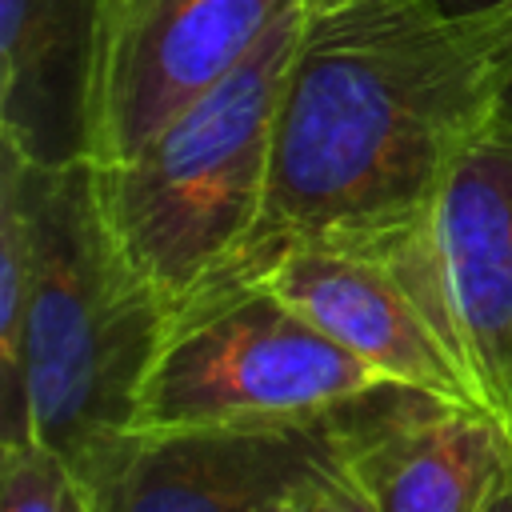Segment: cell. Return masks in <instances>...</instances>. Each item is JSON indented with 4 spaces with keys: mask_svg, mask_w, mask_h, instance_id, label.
Returning <instances> with one entry per match:
<instances>
[{
    "mask_svg": "<svg viewBox=\"0 0 512 512\" xmlns=\"http://www.w3.org/2000/svg\"><path fill=\"white\" fill-rule=\"evenodd\" d=\"M0 512H96L72 460L40 440L0 444Z\"/></svg>",
    "mask_w": 512,
    "mask_h": 512,
    "instance_id": "cell-11",
    "label": "cell"
},
{
    "mask_svg": "<svg viewBox=\"0 0 512 512\" xmlns=\"http://www.w3.org/2000/svg\"><path fill=\"white\" fill-rule=\"evenodd\" d=\"M492 112V48L444 0L308 4L280 92L264 208L228 268H252L288 244L404 240Z\"/></svg>",
    "mask_w": 512,
    "mask_h": 512,
    "instance_id": "cell-1",
    "label": "cell"
},
{
    "mask_svg": "<svg viewBox=\"0 0 512 512\" xmlns=\"http://www.w3.org/2000/svg\"><path fill=\"white\" fill-rule=\"evenodd\" d=\"M392 384L260 272L224 268L164 308L132 432L300 420Z\"/></svg>",
    "mask_w": 512,
    "mask_h": 512,
    "instance_id": "cell-4",
    "label": "cell"
},
{
    "mask_svg": "<svg viewBox=\"0 0 512 512\" xmlns=\"http://www.w3.org/2000/svg\"><path fill=\"white\" fill-rule=\"evenodd\" d=\"M304 24L308 0H288L224 80L132 156L92 164L108 236L164 308L224 272L260 220L280 92Z\"/></svg>",
    "mask_w": 512,
    "mask_h": 512,
    "instance_id": "cell-3",
    "label": "cell"
},
{
    "mask_svg": "<svg viewBox=\"0 0 512 512\" xmlns=\"http://www.w3.org/2000/svg\"><path fill=\"white\" fill-rule=\"evenodd\" d=\"M396 388L300 420L128 432L80 476L96 512H264L340 472Z\"/></svg>",
    "mask_w": 512,
    "mask_h": 512,
    "instance_id": "cell-5",
    "label": "cell"
},
{
    "mask_svg": "<svg viewBox=\"0 0 512 512\" xmlns=\"http://www.w3.org/2000/svg\"><path fill=\"white\" fill-rule=\"evenodd\" d=\"M104 0H0V148L28 164L92 160Z\"/></svg>",
    "mask_w": 512,
    "mask_h": 512,
    "instance_id": "cell-10",
    "label": "cell"
},
{
    "mask_svg": "<svg viewBox=\"0 0 512 512\" xmlns=\"http://www.w3.org/2000/svg\"><path fill=\"white\" fill-rule=\"evenodd\" d=\"M108 4H116V0H104V8H108Z\"/></svg>",
    "mask_w": 512,
    "mask_h": 512,
    "instance_id": "cell-18",
    "label": "cell"
},
{
    "mask_svg": "<svg viewBox=\"0 0 512 512\" xmlns=\"http://www.w3.org/2000/svg\"><path fill=\"white\" fill-rule=\"evenodd\" d=\"M312 8H328V4H340V0H308Z\"/></svg>",
    "mask_w": 512,
    "mask_h": 512,
    "instance_id": "cell-16",
    "label": "cell"
},
{
    "mask_svg": "<svg viewBox=\"0 0 512 512\" xmlns=\"http://www.w3.org/2000/svg\"><path fill=\"white\" fill-rule=\"evenodd\" d=\"M0 152V192L20 204L32 256L20 360L28 440L80 472L132 432L164 304L108 236L92 160L44 168Z\"/></svg>",
    "mask_w": 512,
    "mask_h": 512,
    "instance_id": "cell-2",
    "label": "cell"
},
{
    "mask_svg": "<svg viewBox=\"0 0 512 512\" xmlns=\"http://www.w3.org/2000/svg\"><path fill=\"white\" fill-rule=\"evenodd\" d=\"M464 364L476 400L512 404V124L492 120L452 160L428 220L388 244Z\"/></svg>",
    "mask_w": 512,
    "mask_h": 512,
    "instance_id": "cell-6",
    "label": "cell"
},
{
    "mask_svg": "<svg viewBox=\"0 0 512 512\" xmlns=\"http://www.w3.org/2000/svg\"><path fill=\"white\" fill-rule=\"evenodd\" d=\"M288 0H116L104 8L92 164L132 156L224 80Z\"/></svg>",
    "mask_w": 512,
    "mask_h": 512,
    "instance_id": "cell-7",
    "label": "cell"
},
{
    "mask_svg": "<svg viewBox=\"0 0 512 512\" xmlns=\"http://www.w3.org/2000/svg\"><path fill=\"white\" fill-rule=\"evenodd\" d=\"M312 512H376V508H372L368 492L360 488V480L352 476V468L344 464L340 472H332V476L320 484Z\"/></svg>",
    "mask_w": 512,
    "mask_h": 512,
    "instance_id": "cell-13",
    "label": "cell"
},
{
    "mask_svg": "<svg viewBox=\"0 0 512 512\" xmlns=\"http://www.w3.org/2000/svg\"><path fill=\"white\" fill-rule=\"evenodd\" d=\"M452 12L468 16L488 48H492V64H496V112L492 120L512 124V0H444Z\"/></svg>",
    "mask_w": 512,
    "mask_h": 512,
    "instance_id": "cell-12",
    "label": "cell"
},
{
    "mask_svg": "<svg viewBox=\"0 0 512 512\" xmlns=\"http://www.w3.org/2000/svg\"><path fill=\"white\" fill-rule=\"evenodd\" d=\"M488 512H512V484H508V488L500 492V500H496V504H492Z\"/></svg>",
    "mask_w": 512,
    "mask_h": 512,
    "instance_id": "cell-15",
    "label": "cell"
},
{
    "mask_svg": "<svg viewBox=\"0 0 512 512\" xmlns=\"http://www.w3.org/2000/svg\"><path fill=\"white\" fill-rule=\"evenodd\" d=\"M376 512H488L512 484L508 424L396 388L348 460Z\"/></svg>",
    "mask_w": 512,
    "mask_h": 512,
    "instance_id": "cell-9",
    "label": "cell"
},
{
    "mask_svg": "<svg viewBox=\"0 0 512 512\" xmlns=\"http://www.w3.org/2000/svg\"><path fill=\"white\" fill-rule=\"evenodd\" d=\"M236 272H260L320 332L380 368L400 388L484 408L464 364L388 248L288 244Z\"/></svg>",
    "mask_w": 512,
    "mask_h": 512,
    "instance_id": "cell-8",
    "label": "cell"
},
{
    "mask_svg": "<svg viewBox=\"0 0 512 512\" xmlns=\"http://www.w3.org/2000/svg\"><path fill=\"white\" fill-rule=\"evenodd\" d=\"M504 424H508V436H512V404H508V412H504Z\"/></svg>",
    "mask_w": 512,
    "mask_h": 512,
    "instance_id": "cell-17",
    "label": "cell"
},
{
    "mask_svg": "<svg viewBox=\"0 0 512 512\" xmlns=\"http://www.w3.org/2000/svg\"><path fill=\"white\" fill-rule=\"evenodd\" d=\"M320 484H324V480H320ZM320 484H308V488H300V492L276 500V504L264 508V512H312V508H316V492H320Z\"/></svg>",
    "mask_w": 512,
    "mask_h": 512,
    "instance_id": "cell-14",
    "label": "cell"
}]
</instances>
